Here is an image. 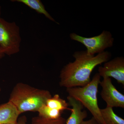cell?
<instances>
[{
    "instance_id": "9c48e42d",
    "label": "cell",
    "mask_w": 124,
    "mask_h": 124,
    "mask_svg": "<svg viewBox=\"0 0 124 124\" xmlns=\"http://www.w3.org/2000/svg\"><path fill=\"white\" fill-rule=\"evenodd\" d=\"M20 114L10 102L0 105V124H15Z\"/></svg>"
},
{
    "instance_id": "ac0fdd59",
    "label": "cell",
    "mask_w": 124,
    "mask_h": 124,
    "mask_svg": "<svg viewBox=\"0 0 124 124\" xmlns=\"http://www.w3.org/2000/svg\"><path fill=\"white\" fill-rule=\"evenodd\" d=\"M1 7L0 6V18L1 17Z\"/></svg>"
},
{
    "instance_id": "8fae6325",
    "label": "cell",
    "mask_w": 124,
    "mask_h": 124,
    "mask_svg": "<svg viewBox=\"0 0 124 124\" xmlns=\"http://www.w3.org/2000/svg\"><path fill=\"white\" fill-rule=\"evenodd\" d=\"M102 117L106 124H124V120L116 114L113 108L107 106L100 108Z\"/></svg>"
},
{
    "instance_id": "ba28073f",
    "label": "cell",
    "mask_w": 124,
    "mask_h": 124,
    "mask_svg": "<svg viewBox=\"0 0 124 124\" xmlns=\"http://www.w3.org/2000/svg\"><path fill=\"white\" fill-rule=\"evenodd\" d=\"M67 99L69 106L71 114L68 119L66 120V124H81L87 117L88 113L84 110V106L82 103L68 95Z\"/></svg>"
},
{
    "instance_id": "4fadbf2b",
    "label": "cell",
    "mask_w": 124,
    "mask_h": 124,
    "mask_svg": "<svg viewBox=\"0 0 124 124\" xmlns=\"http://www.w3.org/2000/svg\"><path fill=\"white\" fill-rule=\"evenodd\" d=\"M37 112L39 116L50 120L58 119L61 117L62 112L58 110L50 108L46 104L42 105Z\"/></svg>"
},
{
    "instance_id": "6da1fadb",
    "label": "cell",
    "mask_w": 124,
    "mask_h": 124,
    "mask_svg": "<svg viewBox=\"0 0 124 124\" xmlns=\"http://www.w3.org/2000/svg\"><path fill=\"white\" fill-rule=\"evenodd\" d=\"M111 55L108 51L95 55H88L86 51H75L73 54L74 62L66 64L60 71L59 85L66 88L86 85L91 81L94 69L110 60Z\"/></svg>"
},
{
    "instance_id": "52a82bcc",
    "label": "cell",
    "mask_w": 124,
    "mask_h": 124,
    "mask_svg": "<svg viewBox=\"0 0 124 124\" xmlns=\"http://www.w3.org/2000/svg\"><path fill=\"white\" fill-rule=\"evenodd\" d=\"M98 74L103 78H113L118 84L124 85V58L116 57L99 67Z\"/></svg>"
},
{
    "instance_id": "7a4b0ae2",
    "label": "cell",
    "mask_w": 124,
    "mask_h": 124,
    "mask_svg": "<svg viewBox=\"0 0 124 124\" xmlns=\"http://www.w3.org/2000/svg\"><path fill=\"white\" fill-rule=\"evenodd\" d=\"M48 90L35 88L19 82L11 91L9 101L16 108L20 114L28 111L37 112L46 100L52 97Z\"/></svg>"
},
{
    "instance_id": "ffe728a7",
    "label": "cell",
    "mask_w": 124,
    "mask_h": 124,
    "mask_svg": "<svg viewBox=\"0 0 124 124\" xmlns=\"http://www.w3.org/2000/svg\"></svg>"
},
{
    "instance_id": "9a60e30c",
    "label": "cell",
    "mask_w": 124,
    "mask_h": 124,
    "mask_svg": "<svg viewBox=\"0 0 124 124\" xmlns=\"http://www.w3.org/2000/svg\"><path fill=\"white\" fill-rule=\"evenodd\" d=\"M81 124H100L93 117L90 119L84 121Z\"/></svg>"
},
{
    "instance_id": "5bb4252c",
    "label": "cell",
    "mask_w": 124,
    "mask_h": 124,
    "mask_svg": "<svg viewBox=\"0 0 124 124\" xmlns=\"http://www.w3.org/2000/svg\"><path fill=\"white\" fill-rule=\"evenodd\" d=\"M66 120L61 117L55 120L45 119L40 116H35L32 119L31 124H66Z\"/></svg>"
},
{
    "instance_id": "277c9868",
    "label": "cell",
    "mask_w": 124,
    "mask_h": 124,
    "mask_svg": "<svg viewBox=\"0 0 124 124\" xmlns=\"http://www.w3.org/2000/svg\"><path fill=\"white\" fill-rule=\"evenodd\" d=\"M21 41L20 28L16 23L0 18V47L5 55L18 53Z\"/></svg>"
},
{
    "instance_id": "7c38bea8",
    "label": "cell",
    "mask_w": 124,
    "mask_h": 124,
    "mask_svg": "<svg viewBox=\"0 0 124 124\" xmlns=\"http://www.w3.org/2000/svg\"><path fill=\"white\" fill-rule=\"evenodd\" d=\"M46 105L50 108L62 112L66 110H70L68 103L60 97L58 94H55L46 100Z\"/></svg>"
},
{
    "instance_id": "5b68a950",
    "label": "cell",
    "mask_w": 124,
    "mask_h": 124,
    "mask_svg": "<svg viewBox=\"0 0 124 124\" xmlns=\"http://www.w3.org/2000/svg\"><path fill=\"white\" fill-rule=\"evenodd\" d=\"M71 39L80 42L86 48L88 55H94L105 51L106 49L111 47L114 43V38L109 31H104L100 35L91 37H85L75 33L70 34Z\"/></svg>"
},
{
    "instance_id": "2e32d148",
    "label": "cell",
    "mask_w": 124,
    "mask_h": 124,
    "mask_svg": "<svg viewBox=\"0 0 124 124\" xmlns=\"http://www.w3.org/2000/svg\"><path fill=\"white\" fill-rule=\"evenodd\" d=\"M15 124H27L26 117L23 116L19 118Z\"/></svg>"
},
{
    "instance_id": "e0dca14e",
    "label": "cell",
    "mask_w": 124,
    "mask_h": 124,
    "mask_svg": "<svg viewBox=\"0 0 124 124\" xmlns=\"http://www.w3.org/2000/svg\"><path fill=\"white\" fill-rule=\"evenodd\" d=\"M5 54H4V52H3L2 49L0 47V60L2 58L5 56Z\"/></svg>"
},
{
    "instance_id": "8992f818",
    "label": "cell",
    "mask_w": 124,
    "mask_h": 124,
    "mask_svg": "<svg viewBox=\"0 0 124 124\" xmlns=\"http://www.w3.org/2000/svg\"><path fill=\"white\" fill-rule=\"evenodd\" d=\"M102 89L100 95L107 106L124 108V95L114 86L110 78H104L100 84Z\"/></svg>"
},
{
    "instance_id": "d6986e66",
    "label": "cell",
    "mask_w": 124,
    "mask_h": 124,
    "mask_svg": "<svg viewBox=\"0 0 124 124\" xmlns=\"http://www.w3.org/2000/svg\"><path fill=\"white\" fill-rule=\"evenodd\" d=\"M1 91V88L0 87V93Z\"/></svg>"
},
{
    "instance_id": "30bf717a",
    "label": "cell",
    "mask_w": 124,
    "mask_h": 124,
    "mask_svg": "<svg viewBox=\"0 0 124 124\" xmlns=\"http://www.w3.org/2000/svg\"><path fill=\"white\" fill-rule=\"evenodd\" d=\"M11 1L24 4L31 8L35 10L38 13L44 15L49 20L57 23L48 12L46 11L44 6L40 0H12Z\"/></svg>"
},
{
    "instance_id": "3957f363",
    "label": "cell",
    "mask_w": 124,
    "mask_h": 124,
    "mask_svg": "<svg viewBox=\"0 0 124 124\" xmlns=\"http://www.w3.org/2000/svg\"><path fill=\"white\" fill-rule=\"evenodd\" d=\"M100 78L98 73H96L88 84L81 87L68 88L66 91L68 95L79 101L87 108L99 124H106L98 104L97 94Z\"/></svg>"
}]
</instances>
